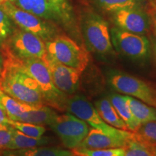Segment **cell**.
<instances>
[{"label": "cell", "instance_id": "cell-1", "mask_svg": "<svg viewBox=\"0 0 156 156\" xmlns=\"http://www.w3.org/2000/svg\"><path fill=\"white\" fill-rule=\"evenodd\" d=\"M3 58V71L0 76V89L19 102L30 106L46 105L38 84L25 72L23 62L7 47H0Z\"/></svg>", "mask_w": 156, "mask_h": 156}, {"label": "cell", "instance_id": "cell-2", "mask_svg": "<svg viewBox=\"0 0 156 156\" xmlns=\"http://www.w3.org/2000/svg\"><path fill=\"white\" fill-rule=\"evenodd\" d=\"M22 62L25 72L38 84L45 104L60 112L67 111L69 95L56 87L49 69L44 60L31 58L22 59Z\"/></svg>", "mask_w": 156, "mask_h": 156}, {"label": "cell", "instance_id": "cell-3", "mask_svg": "<svg viewBox=\"0 0 156 156\" xmlns=\"http://www.w3.org/2000/svg\"><path fill=\"white\" fill-rule=\"evenodd\" d=\"M45 44L48 55L59 63L82 73L88 65L87 51L69 37L58 35Z\"/></svg>", "mask_w": 156, "mask_h": 156}, {"label": "cell", "instance_id": "cell-4", "mask_svg": "<svg viewBox=\"0 0 156 156\" xmlns=\"http://www.w3.org/2000/svg\"><path fill=\"white\" fill-rule=\"evenodd\" d=\"M67 112L75 115L83 120L93 128L103 133L110 135L133 139L134 132L119 129L113 127L103 120L94 106L85 97L80 95H74L69 97L67 101Z\"/></svg>", "mask_w": 156, "mask_h": 156}, {"label": "cell", "instance_id": "cell-5", "mask_svg": "<svg viewBox=\"0 0 156 156\" xmlns=\"http://www.w3.org/2000/svg\"><path fill=\"white\" fill-rule=\"evenodd\" d=\"M82 30L90 49L95 53L106 55L113 51L108 25L100 15L88 12L82 20Z\"/></svg>", "mask_w": 156, "mask_h": 156}, {"label": "cell", "instance_id": "cell-6", "mask_svg": "<svg viewBox=\"0 0 156 156\" xmlns=\"http://www.w3.org/2000/svg\"><path fill=\"white\" fill-rule=\"evenodd\" d=\"M112 86L121 93L137 98L156 109V85L123 73H114L108 79Z\"/></svg>", "mask_w": 156, "mask_h": 156}, {"label": "cell", "instance_id": "cell-7", "mask_svg": "<svg viewBox=\"0 0 156 156\" xmlns=\"http://www.w3.org/2000/svg\"><path fill=\"white\" fill-rule=\"evenodd\" d=\"M0 5L12 20L20 28L35 34L44 42L49 41L58 36L56 28L51 23L18 8L9 1L5 2Z\"/></svg>", "mask_w": 156, "mask_h": 156}, {"label": "cell", "instance_id": "cell-8", "mask_svg": "<svg viewBox=\"0 0 156 156\" xmlns=\"http://www.w3.org/2000/svg\"><path fill=\"white\" fill-rule=\"evenodd\" d=\"M50 127L57 134L64 147L71 150L80 145L90 130L86 122L70 113L58 115Z\"/></svg>", "mask_w": 156, "mask_h": 156}, {"label": "cell", "instance_id": "cell-9", "mask_svg": "<svg viewBox=\"0 0 156 156\" xmlns=\"http://www.w3.org/2000/svg\"><path fill=\"white\" fill-rule=\"evenodd\" d=\"M18 8L50 23H56L65 27L74 23L73 13L68 12L50 0H8Z\"/></svg>", "mask_w": 156, "mask_h": 156}, {"label": "cell", "instance_id": "cell-10", "mask_svg": "<svg viewBox=\"0 0 156 156\" xmlns=\"http://www.w3.org/2000/svg\"><path fill=\"white\" fill-rule=\"evenodd\" d=\"M5 44L9 50L21 59L31 58L44 59L47 55L44 41L32 33L21 28L13 30Z\"/></svg>", "mask_w": 156, "mask_h": 156}, {"label": "cell", "instance_id": "cell-11", "mask_svg": "<svg viewBox=\"0 0 156 156\" xmlns=\"http://www.w3.org/2000/svg\"><path fill=\"white\" fill-rule=\"evenodd\" d=\"M113 46L119 53L133 59H140L149 54L150 43L144 35L128 32L115 27L111 30Z\"/></svg>", "mask_w": 156, "mask_h": 156}, {"label": "cell", "instance_id": "cell-12", "mask_svg": "<svg viewBox=\"0 0 156 156\" xmlns=\"http://www.w3.org/2000/svg\"><path fill=\"white\" fill-rule=\"evenodd\" d=\"M112 20L117 28L136 34L145 35L151 28L150 17L142 7L114 12Z\"/></svg>", "mask_w": 156, "mask_h": 156}, {"label": "cell", "instance_id": "cell-13", "mask_svg": "<svg viewBox=\"0 0 156 156\" xmlns=\"http://www.w3.org/2000/svg\"><path fill=\"white\" fill-rule=\"evenodd\" d=\"M43 60L49 69L54 85L59 90L67 95L77 90L82 72L56 62L48 54Z\"/></svg>", "mask_w": 156, "mask_h": 156}, {"label": "cell", "instance_id": "cell-14", "mask_svg": "<svg viewBox=\"0 0 156 156\" xmlns=\"http://www.w3.org/2000/svg\"><path fill=\"white\" fill-rule=\"evenodd\" d=\"M131 140L122 136L104 134L93 128L89 130L86 137L78 147L92 150L124 147Z\"/></svg>", "mask_w": 156, "mask_h": 156}, {"label": "cell", "instance_id": "cell-15", "mask_svg": "<svg viewBox=\"0 0 156 156\" xmlns=\"http://www.w3.org/2000/svg\"><path fill=\"white\" fill-rule=\"evenodd\" d=\"M57 116V113L46 105L38 106L30 105L28 108L20 115L15 121L50 126Z\"/></svg>", "mask_w": 156, "mask_h": 156}, {"label": "cell", "instance_id": "cell-16", "mask_svg": "<svg viewBox=\"0 0 156 156\" xmlns=\"http://www.w3.org/2000/svg\"><path fill=\"white\" fill-rule=\"evenodd\" d=\"M53 142L54 139L51 136H42L38 138L31 137L25 135L13 127L12 136L6 150L14 151V150L26 149V148L46 145L52 143Z\"/></svg>", "mask_w": 156, "mask_h": 156}, {"label": "cell", "instance_id": "cell-17", "mask_svg": "<svg viewBox=\"0 0 156 156\" xmlns=\"http://www.w3.org/2000/svg\"><path fill=\"white\" fill-rule=\"evenodd\" d=\"M5 156H80L73 150H66L59 147H38L26 149L6 151Z\"/></svg>", "mask_w": 156, "mask_h": 156}, {"label": "cell", "instance_id": "cell-18", "mask_svg": "<svg viewBox=\"0 0 156 156\" xmlns=\"http://www.w3.org/2000/svg\"><path fill=\"white\" fill-rule=\"evenodd\" d=\"M95 108L105 122L119 129L129 131L127 126L123 121L112 103L108 98H103L95 103Z\"/></svg>", "mask_w": 156, "mask_h": 156}, {"label": "cell", "instance_id": "cell-19", "mask_svg": "<svg viewBox=\"0 0 156 156\" xmlns=\"http://www.w3.org/2000/svg\"><path fill=\"white\" fill-rule=\"evenodd\" d=\"M109 101L116 109L121 119L125 122L129 131L136 132L141 124L136 121L124 99V95L113 94L109 96Z\"/></svg>", "mask_w": 156, "mask_h": 156}, {"label": "cell", "instance_id": "cell-20", "mask_svg": "<svg viewBox=\"0 0 156 156\" xmlns=\"http://www.w3.org/2000/svg\"><path fill=\"white\" fill-rule=\"evenodd\" d=\"M130 110L140 124L156 121V109L129 95H124Z\"/></svg>", "mask_w": 156, "mask_h": 156}, {"label": "cell", "instance_id": "cell-21", "mask_svg": "<svg viewBox=\"0 0 156 156\" xmlns=\"http://www.w3.org/2000/svg\"><path fill=\"white\" fill-rule=\"evenodd\" d=\"M0 104L2 106L10 120L15 121L23 112H25L30 105L19 102L4 93L0 89Z\"/></svg>", "mask_w": 156, "mask_h": 156}, {"label": "cell", "instance_id": "cell-22", "mask_svg": "<svg viewBox=\"0 0 156 156\" xmlns=\"http://www.w3.org/2000/svg\"><path fill=\"white\" fill-rule=\"evenodd\" d=\"M134 139L148 147H156V121L141 124L134 133Z\"/></svg>", "mask_w": 156, "mask_h": 156}, {"label": "cell", "instance_id": "cell-23", "mask_svg": "<svg viewBox=\"0 0 156 156\" xmlns=\"http://www.w3.org/2000/svg\"><path fill=\"white\" fill-rule=\"evenodd\" d=\"M93 2L100 9L112 13L122 9L143 7V0H93Z\"/></svg>", "mask_w": 156, "mask_h": 156}, {"label": "cell", "instance_id": "cell-24", "mask_svg": "<svg viewBox=\"0 0 156 156\" xmlns=\"http://www.w3.org/2000/svg\"><path fill=\"white\" fill-rule=\"evenodd\" d=\"M9 124L22 132L25 135L31 136V137H41L44 136L46 132V127L43 125H38V124H30V123L17 122V121H12L9 119Z\"/></svg>", "mask_w": 156, "mask_h": 156}, {"label": "cell", "instance_id": "cell-25", "mask_svg": "<svg viewBox=\"0 0 156 156\" xmlns=\"http://www.w3.org/2000/svg\"><path fill=\"white\" fill-rule=\"evenodd\" d=\"M73 151L81 156H124V147L108 148V149H87L83 147H77Z\"/></svg>", "mask_w": 156, "mask_h": 156}, {"label": "cell", "instance_id": "cell-26", "mask_svg": "<svg viewBox=\"0 0 156 156\" xmlns=\"http://www.w3.org/2000/svg\"><path fill=\"white\" fill-rule=\"evenodd\" d=\"M12 32L10 17L0 5V47L7 41Z\"/></svg>", "mask_w": 156, "mask_h": 156}, {"label": "cell", "instance_id": "cell-27", "mask_svg": "<svg viewBox=\"0 0 156 156\" xmlns=\"http://www.w3.org/2000/svg\"><path fill=\"white\" fill-rule=\"evenodd\" d=\"M124 156H154L149 147L136 141L134 138L124 147Z\"/></svg>", "mask_w": 156, "mask_h": 156}, {"label": "cell", "instance_id": "cell-28", "mask_svg": "<svg viewBox=\"0 0 156 156\" xmlns=\"http://www.w3.org/2000/svg\"><path fill=\"white\" fill-rule=\"evenodd\" d=\"M12 126L5 129H0V151L7 148L12 136Z\"/></svg>", "mask_w": 156, "mask_h": 156}, {"label": "cell", "instance_id": "cell-29", "mask_svg": "<svg viewBox=\"0 0 156 156\" xmlns=\"http://www.w3.org/2000/svg\"><path fill=\"white\" fill-rule=\"evenodd\" d=\"M146 12L150 17L151 28L156 35V3L151 2L147 7Z\"/></svg>", "mask_w": 156, "mask_h": 156}, {"label": "cell", "instance_id": "cell-30", "mask_svg": "<svg viewBox=\"0 0 156 156\" xmlns=\"http://www.w3.org/2000/svg\"><path fill=\"white\" fill-rule=\"evenodd\" d=\"M9 119L7 116L5 110L0 104V129H5L9 127L11 125L9 124Z\"/></svg>", "mask_w": 156, "mask_h": 156}, {"label": "cell", "instance_id": "cell-31", "mask_svg": "<svg viewBox=\"0 0 156 156\" xmlns=\"http://www.w3.org/2000/svg\"><path fill=\"white\" fill-rule=\"evenodd\" d=\"M50 1L53 2L54 3L61 7L62 9L66 10L68 12L73 13V7H72L71 4L69 2V0H50Z\"/></svg>", "mask_w": 156, "mask_h": 156}, {"label": "cell", "instance_id": "cell-32", "mask_svg": "<svg viewBox=\"0 0 156 156\" xmlns=\"http://www.w3.org/2000/svg\"><path fill=\"white\" fill-rule=\"evenodd\" d=\"M3 71V58L2 56L1 51H0V76H1L2 73Z\"/></svg>", "mask_w": 156, "mask_h": 156}, {"label": "cell", "instance_id": "cell-33", "mask_svg": "<svg viewBox=\"0 0 156 156\" xmlns=\"http://www.w3.org/2000/svg\"><path fill=\"white\" fill-rule=\"evenodd\" d=\"M154 156H156V147H149Z\"/></svg>", "mask_w": 156, "mask_h": 156}, {"label": "cell", "instance_id": "cell-34", "mask_svg": "<svg viewBox=\"0 0 156 156\" xmlns=\"http://www.w3.org/2000/svg\"><path fill=\"white\" fill-rule=\"evenodd\" d=\"M8 1V0H0V5H2V4H3L4 2H5Z\"/></svg>", "mask_w": 156, "mask_h": 156}, {"label": "cell", "instance_id": "cell-35", "mask_svg": "<svg viewBox=\"0 0 156 156\" xmlns=\"http://www.w3.org/2000/svg\"><path fill=\"white\" fill-rule=\"evenodd\" d=\"M155 53H156V43H155Z\"/></svg>", "mask_w": 156, "mask_h": 156}, {"label": "cell", "instance_id": "cell-36", "mask_svg": "<svg viewBox=\"0 0 156 156\" xmlns=\"http://www.w3.org/2000/svg\"><path fill=\"white\" fill-rule=\"evenodd\" d=\"M80 156H81V155H80Z\"/></svg>", "mask_w": 156, "mask_h": 156}]
</instances>
